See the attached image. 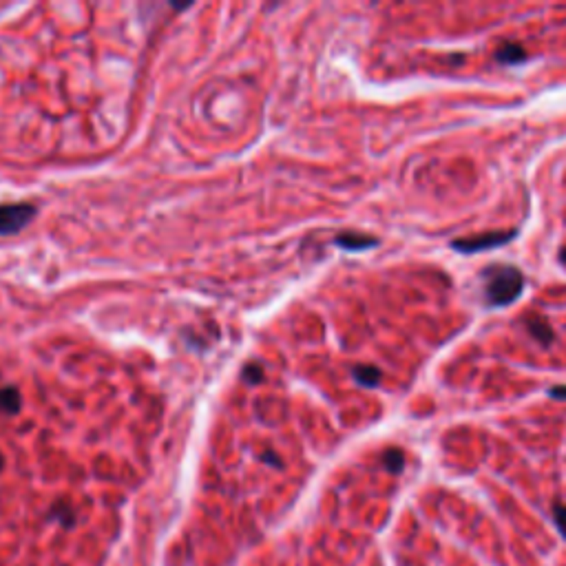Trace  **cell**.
<instances>
[{"instance_id": "8992f818", "label": "cell", "mask_w": 566, "mask_h": 566, "mask_svg": "<svg viewBox=\"0 0 566 566\" xmlns=\"http://www.w3.org/2000/svg\"><path fill=\"white\" fill-rule=\"evenodd\" d=\"M493 55H496L498 63H502V65H520V63H524V60L529 58V53L524 51V47L513 45V43H504V45H500V47L496 49Z\"/></svg>"}, {"instance_id": "9a60e30c", "label": "cell", "mask_w": 566, "mask_h": 566, "mask_svg": "<svg viewBox=\"0 0 566 566\" xmlns=\"http://www.w3.org/2000/svg\"><path fill=\"white\" fill-rule=\"evenodd\" d=\"M560 261H562V264H566V248L560 250Z\"/></svg>"}, {"instance_id": "2e32d148", "label": "cell", "mask_w": 566, "mask_h": 566, "mask_svg": "<svg viewBox=\"0 0 566 566\" xmlns=\"http://www.w3.org/2000/svg\"><path fill=\"white\" fill-rule=\"evenodd\" d=\"M3 464H5V460H3V454H0V469H3Z\"/></svg>"}, {"instance_id": "ba28073f", "label": "cell", "mask_w": 566, "mask_h": 566, "mask_svg": "<svg viewBox=\"0 0 566 566\" xmlns=\"http://www.w3.org/2000/svg\"><path fill=\"white\" fill-rule=\"evenodd\" d=\"M0 412H5V414H18L20 412V394L16 388L0 390Z\"/></svg>"}, {"instance_id": "6da1fadb", "label": "cell", "mask_w": 566, "mask_h": 566, "mask_svg": "<svg viewBox=\"0 0 566 566\" xmlns=\"http://www.w3.org/2000/svg\"><path fill=\"white\" fill-rule=\"evenodd\" d=\"M524 290V277L513 266H491L484 270V299L489 306L504 308Z\"/></svg>"}, {"instance_id": "52a82bcc", "label": "cell", "mask_w": 566, "mask_h": 566, "mask_svg": "<svg viewBox=\"0 0 566 566\" xmlns=\"http://www.w3.org/2000/svg\"><path fill=\"white\" fill-rule=\"evenodd\" d=\"M352 374L356 383H361V385H365V388H376L380 383V370L374 365H356Z\"/></svg>"}, {"instance_id": "5b68a950", "label": "cell", "mask_w": 566, "mask_h": 566, "mask_svg": "<svg viewBox=\"0 0 566 566\" xmlns=\"http://www.w3.org/2000/svg\"><path fill=\"white\" fill-rule=\"evenodd\" d=\"M334 241H336V246L346 248V250H368V248H372V246L378 244L376 237L361 235V233H343Z\"/></svg>"}, {"instance_id": "4fadbf2b", "label": "cell", "mask_w": 566, "mask_h": 566, "mask_svg": "<svg viewBox=\"0 0 566 566\" xmlns=\"http://www.w3.org/2000/svg\"><path fill=\"white\" fill-rule=\"evenodd\" d=\"M549 396L555 400H566V385H555L549 390Z\"/></svg>"}, {"instance_id": "9c48e42d", "label": "cell", "mask_w": 566, "mask_h": 566, "mask_svg": "<svg viewBox=\"0 0 566 566\" xmlns=\"http://www.w3.org/2000/svg\"><path fill=\"white\" fill-rule=\"evenodd\" d=\"M383 464H385V469L392 471V474H400V469L405 467V454L400 449H388L383 454Z\"/></svg>"}, {"instance_id": "3957f363", "label": "cell", "mask_w": 566, "mask_h": 566, "mask_svg": "<svg viewBox=\"0 0 566 566\" xmlns=\"http://www.w3.org/2000/svg\"><path fill=\"white\" fill-rule=\"evenodd\" d=\"M36 217V208L29 204H5L0 206V235H14L23 230Z\"/></svg>"}, {"instance_id": "8fae6325", "label": "cell", "mask_w": 566, "mask_h": 566, "mask_svg": "<svg viewBox=\"0 0 566 566\" xmlns=\"http://www.w3.org/2000/svg\"><path fill=\"white\" fill-rule=\"evenodd\" d=\"M55 516H58V520L65 524V527H73V522H75V516H73V511H71V507L69 504H55Z\"/></svg>"}, {"instance_id": "277c9868", "label": "cell", "mask_w": 566, "mask_h": 566, "mask_svg": "<svg viewBox=\"0 0 566 566\" xmlns=\"http://www.w3.org/2000/svg\"><path fill=\"white\" fill-rule=\"evenodd\" d=\"M524 326H527L529 334L540 343V346H551L553 343V328L549 326V321H544L542 316H527L524 319Z\"/></svg>"}, {"instance_id": "7c38bea8", "label": "cell", "mask_w": 566, "mask_h": 566, "mask_svg": "<svg viewBox=\"0 0 566 566\" xmlns=\"http://www.w3.org/2000/svg\"><path fill=\"white\" fill-rule=\"evenodd\" d=\"M244 380H246V383H252V385H257V383L264 380V370H261V365H255V363L246 365V370H244Z\"/></svg>"}, {"instance_id": "30bf717a", "label": "cell", "mask_w": 566, "mask_h": 566, "mask_svg": "<svg viewBox=\"0 0 566 566\" xmlns=\"http://www.w3.org/2000/svg\"><path fill=\"white\" fill-rule=\"evenodd\" d=\"M553 520H555V527L557 531L562 533V538H566V504H555L553 507Z\"/></svg>"}, {"instance_id": "7a4b0ae2", "label": "cell", "mask_w": 566, "mask_h": 566, "mask_svg": "<svg viewBox=\"0 0 566 566\" xmlns=\"http://www.w3.org/2000/svg\"><path fill=\"white\" fill-rule=\"evenodd\" d=\"M518 230H504V233H484V235H474V237H464V239H454L452 248L462 252V255H474L482 250H491L496 246L509 244L511 239H516Z\"/></svg>"}, {"instance_id": "5bb4252c", "label": "cell", "mask_w": 566, "mask_h": 566, "mask_svg": "<svg viewBox=\"0 0 566 566\" xmlns=\"http://www.w3.org/2000/svg\"><path fill=\"white\" fill-rule=\"evenodd\" d=\"M264 460L270 462V464H277V467H281V462H279V458L274 454H264Z\"/></svg>"}]
</instances>
